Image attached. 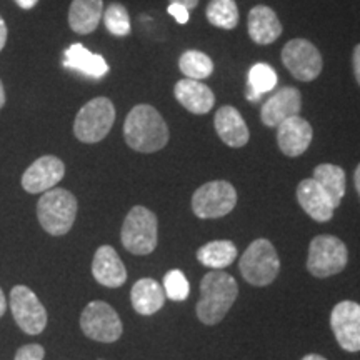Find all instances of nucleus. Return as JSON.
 <instances>
[{
	"label": "nucleus",
	"mask_w": 360,
	"mask_h": 360,
	"mask_svg": "<svg viewBox=\"0 0 360 360\" xmlns=\"http://www.w3.org/2000/svg\"><path fill=\"white\" fill-rule=\"evenodd\" d=\"M80 327L89 339L97 342H115L122 335V322L114 307L102 300H94L80 315Z\"/></svg>",
	"instance_id": "nucleus-10"
},
{
	"label": "nucleus",
	"mask_w": 360,
	"mask_h": 360,
	"mask_svg": "<svg viewBox=\"0 0 360 360\" xmlns=\"http://www.w3.org/2000/svg\"><path fill=\"white\" fill-rule=\"evenodd\" d=\"M237 205V192L231 182L212 180L200 186L192 195V210L199 219H220Z\"/></svg>",
	"instance_id": "nucleus-8"
},
{
	"label": "nucleus",
	"mask_w": 360,
	"mask_h": 360,
	"mask_svg": "<svg viewBox=\"0 0 360 360\" xmlns=\"http://www.w3.org/2000/svg\"><path fill=\"white\" fill-rule=\"evenodd\" d=\"M174 96L184 109L195 115H205L214 109L215 96L212 89L200 80L182 79L175 84Z\"/></svg>",
	"instance_id": "nucleus-16"
},
{
	"label": "nucleus",
	"mask_w": 360,
	"mask_h": 360,
	"mask_svg": "<svg viewBox=\"0 0 360 360\" xmlns=\"http://www.w3.org/2000/svg\"><path fill=\"white\" fill-rule=\"evenodd\" d=\"M164 292L165 297H169L170 300H175V302H182V300L187 299L188 292H191V285H188L187 277L184 276L182 270L174 269L165 274Z\"/></svg>",
	"instance_id": "nucleus-30"
},
{
	"label": "nucleus",
	"mask_w": 360,
	"mask_h": 360,
	"mask_svg": "<svg viewBox=\"0 0 360 360\" xmlns=\"http://www.w3.org/2000/svg\"><path fill=\"white\" fill-rule=\"evenodd\" d=\"M15 4L20 8H24V11H30V8H34L35 6H37L39 0H15Z\"/></svg>",
	"instance_id": "nucleus-36"
},
{
	"label": "nucleus",
	"mask_w": 360,
	"mask_h": 360,
	"mask_svg": "<svg viewBox=\"0 0 360 360\" xmlns=\"http://www.w3.org/2000/svg\"><path fill=\"white\" fill-rule=\"evenodd\" d=\"M92 274L98 283L110 287V289H117L127 281L125 265L114 247L110 245H102L97 249L96 255H94Z\"/></svg>",
	"instance_id": "nucleus-19"
},
{
	"label": "nucleus",
	"mask_w": 360,
	"mask_h": 360,
	"mask_svg": "<svg viewBox=\"0 0 360 360\" xmlns=\"http://www.w3.org/2000/svg\"><path fill=\"white\" fill-rule=\"evenodd\" d=\"M179 69L187 79L202 80L214 74V62L200 51H186L179 58Z\"/></svg>",
	"instance_id": "nucleus-27"
},
{
	"label": "nucleus",
	"mask_w": 360,
	"mask_h": 360,
	"mask_svg": "<svg viewBox=\"0 0 360 360\" xmlns=\"http://www.w3.org/2000/svg\"><path fill=\"white\" fill-rule=\"evenodd\" d=\"M250 39L259 45L274 44L282 35L283 27L277 13L267 6H257L249 12L247 19Z\"/></svg>",
	"instance_id": "nucleus-20"
},
{
	"label": "nucleus",
	"mask_w": 360,
	"mask_h": 360,
	"mask_svg": "<svg viewBox=\"0 0 360 360\" xmlns=\"http://www.w3.org/2000/svg\"><path fill=\"white\" fill-rule=\"evenodd\" d=\"M302 360H327V359L322 357V355H319V354H309V355H305Z\"/></svg>",
	"instance_id": "nucleus-40"
},
{
	"label": "nucleus",
	"mask_w": 360,
	"mask_h": 360,
	"mask_svg": "<svg viewBox=\"0 0 360 360\" xmlns=\"http://www.w3.org/2000/svg\"><path fill=\"white\" fill-rule=\"evenodd\" d=\"M277 85V74L267 64H255L249 72V89L264 96Z\"/></svg>",
	"instance_id": "nucleus-29"
},
{
	"label": "nucleus",
	"mask_w": 360,
	"mask_h": 360,
	"mask_svg": "<svg viewBox=\"0 0 360 360\" xmlns=\"http://www.w3.org/2000/svg\"><path fill=\"white\" fill-rule=\"evenodd\" d=\"M302 110V96L295 87H282L274 92L260 109V120L265 127H278L289 117L299 115Z\"/></svg>",
	"instance_id": "nucleus-14"
},
{
	"label": "nucleus",
	"mask_w": 360,
	"mask_h": 360,
	"mask_svg": "<svg viewBox=\"0 0 360 360\" xmlns=\"http://www.w3.org/2000/svg\"><path fill=\"white\" fill-rule=\"evenodd\" d=\"M314 130L307 120L300 115L289 117L278 124L277 127V143L283 155L299 157L310 147Z\"/></svg>",
	"instance_id": "nucleus-15"
},
{
	"label": "nucleus",
	"mask_w": 360,
	"mask_h": 360,
	"mask_svg": "<svg viewBox=\"0 0 360 360\" xmlns=\"http://www.w3.org/2000/svg\"><path fill=\"white\" fill-rule=\"evenodd\" d=\"M281 57L292 77L300 82H312L321 75L323 67L322 56L307 39H292L283 45Z\"/></svg>",
	"instance_id": "nucleus-9"
},
{
	"label": "nucleus",
	"mask_w": 360,
	"mask_h": 360,
	"mask_svg": "<svg viewBox=\"0 0 360 360\" xmlns=\"http://www.w3.org/2000/svg\"><path fill=\"white\" fill-rule=\"evenodd\" d=\"M237 257V247L231 240H214L197 250V259L205 267L222 270Z\"/></svg>",
	"instance_id": "nucleus-25"
},
{
	"label": "nucleus",
	"mask_w": 360,
	"mask_h": 360,
	"mask_svg": "<svg viewBox=\"0 0 360 360\" xmlns=\"http://www.w3.org/2000/svg\"><path fill=\"white\" fill-rule=\"evenodd\" d=\"M44 357L45 350L42 345L39 344L24 345V347H20L15 354V360H44Z\"/></svg>",
	"instance_id": "nucleus-31"
},
{
	"label": "nucleus",
	"mask_w": 360,
	"mask_h": 360,
	"mask_svg": "<svg viewBox=\"0 0 360 360\" xmlns=\"http://www.w3.org/2000/svg\"><path fill=\"white\" fill-rule=\"evenodd\" d=\"M13 319L25 334L39 335L47 326V310L29 287L17 285L11 292Z\"/></svg>",
	"instance_id": "nucleus-11"
},
{
	"label": "nucleus",
	"mask_w": 360,
	"mask_h": 360,
	"mask_svg": "<svg viewBox=\"0 0 360 360\" xmlns=\"http://www.w3.org/2000/svg\"><path fill=\"white\" fill-rule=\"evenodd\" d=\"M159 242L157 215L147 207L135 205L130 209L122 225V244L130 254L147 255L155 250Z\"/></svg>",
	"instance_id": "nucleus-5"
},
{
	"label": "nucleus",
	"mask_w": 360,
	"mask_h": 360,
	"mask_svg": "<svg viewBox=\"0 0 360 360\" xmlns=\"http://www.w3.org/2000/svg\"><path fill=\"white\" fill-rule=\"evenodd\" d=\"M167 12L174 17L179 24H187L188 19H191V11H187L186 7L180 6V4H170Z\"/></svg>",
	"instance_id": "nucleus-32"
},
{
	"label": "nucleus",
	"mask_w": 360,
	"mask_h": 360,
	"mask_svg": "<svg viewBox=\"0 0 360 360\" xmlns=\"http://www.w3.org/2000/svg\"><path fill=\"white\" fill-rule=\"evenodd\" d=\"M124 139L132 150L154 154L167 146L170 134L164 117L154 105L139 103L125 117Z\"/></svg>",
	"instance_id": "nucleus-1"
},
{
	"label": "nucleus",
	"mask_w": 360,
	"mask_h": 360,
	"mask_svg": "<svg viewBox=\"0 0 360 360\" xmlns=\"http://www.w3.org/2000/svg\"><path fill=\"white\" fill-rule=\"evenodd\" d=\"M236 278L222 270L205 274L200 282V299L197 302V317L205 326H215L227 315L237 300Z\"/></svg>",
	"instance_id": "nucleus-2"
},
{
	"label": "nucleus",
	"mask_w": 360,
	"mask_h": 360,
	"mask_svg": "<svg viewBox=\"0 0 360 360\" xmlns=\"http://www.w3.org/2000/svg\"><path fill=\"white\" fill-rule=\"evenodd\" d=\"M102 17H103V24H105V29L109 30L114 37H127L130 30H132L129 12L122 4L112 2L110 6L103 11Z\"/></svg>",
	"instance_id": "nucleus-28"
},
{
	"label": "nucleus",
	"mask_w": 360,
	"mask_h": 360,
	"mask_svg": "<svg viewBox=\"0 0 360 360\" xmlns=\"http://www.w3.org/2000/svg\"><path fill=\"white\" fill-rule=\"evenodd\" d=\"M215 132L225 146L232 148H240L249 143L250 134L244 117L236 107L224 105L217 110L214 117Z\"/></svg>",
	"instance_id": "nucleus-18"
},
{
	"label": "nucleus",
	"mask_w": 360,
	"mask_h": 360,
	"mask_svg": "<svg viewBox=\"0 0 360 360\" xmlns=\"http://www.w3.org/2000/svg\"><path fill=\"white\" fill-rule=\"evenodd\" d=\"M349 262L347 245L335 236H317L310 242L307 270L314 277L326 278L342 272Z\"/></svg>",
	"instance_id": "nucleus-7"
},
{
	"label": "nucleus",
	"mask_w": 360,
	"mask_h": 360,
	"mask_svg": "<svg viewBox=\"0 0 360 360\" xmlns=\"http://www.w3.org/2000/svg\"><path fill=\"white\" fill-rule=\"evenodd\" d=\"M242 277L252 285L265 287L272 283L281 270L276 247L270 244L267 238H257L247 247L244 255L238 262Z\"/></svg>",
	"instance_id": "nucleus-6"
},
{
	"label": "nucleus",
	"mask_w": 360,
	"mask_h": 360,
	"mask_svg": "<svg viewBox=\"0 0 360 360\" xmlns=\"http://www.w3.org/2000/svg\"><path fill=\"white\" fill-rule=\"evenodd\" d=\"M79 204L75 195L65 188H51L37 202V219L51 236L60 237L70 231L77 217Z\"/></svg>",
	"instance_id": "nucleus-3"
},
{
	"label": "nucleus",
	"mask_w": 360,
	"mask_h": 360,
	"mask_svg": "<svg viewBox=\"0 0 360 360\" xmlns=\"http://www.w3.org/2000/svg\"><path fill=\"white\" fill-rule=\"evenodd\" d=\"M330 327L337 342L347 352H360V304L344 300L332 309Z\"/></svg>",
	"instance_id": "nucleus-12"
},
{
	"label": "nucleus",
	"mask_w": 360,
	"mask_h": 360,
	"mask_svg": "<svg viewBox=\"0 0 360 360\" xmlns=\"http://www.w3.org/2000/svg\"><path fill=\"white\" fill-rule=\"evenodd\" d=\"M315 182L321 186L335 207L340 205L345 195V172L344 169L334 164H321L314 170Z\"/></svg>",
	"instance_id": "nucleus-24"
},
{
	"label": "nucleus",
	"mask_w": 360,
	"mask_h": 360,
	"mask_svg": "<svg viewBox=\"0 0 360 360\" xmlns=\"http://www.w3.org/2000/svg\"><path fill=\"white\" fill-rule=\"evenodd\" d=\"M205 15L210 25L224 30H233L240 20L236 0H210Z\"/></svg>",
	"instance_id": "nucleus-26"
},
{
	"label": "nucleus",
	"mask_w": 360,
	"mask_h": 360,
	"mask_svg": "<svg viewBox=\"0 0 360 360\" xmlns=\"http://www.w3.org/2000/svg\"><path fill=\"white\" fill-rule=\"evenodd\" d=\"M352 67H354V75L357 84L360 85V44L355 45L354 53H352Z\"/></svg>",
	"instance_id": "nucleus-33"
},
{
	"label": "nucleus",
	"mask_w": 360,
	"mask_h": 360,
	"mask_svg": "<svg viewBox=\"0 0 360 360\" xmlns=\"http://www.w3.org/2000/svg\"><path fill=\"white\" fill-rule=\"evenodd\" d=\"M6 309H7V300H6V295H4L2 289H0V317L6 314Z\"/></svg>",
	"instance_id": "nucleus-37"
},
{
	"label": "nucleus",
	"mask_w": 360,
	"mask_h": 360,
	"mask_svg": "<svg viewBox=\"0 0 360 360\" xmlns=\"http://www.w3.org/2000/svg\"><path fill=\"white\" fill-rule=\"evenodd\" d=\"M64 65L94 79H102L109 74V64L98 53H92L82 44H72L65 51Z\"/></svg>",
	"instance_id": "nucleus-21"
},
{
	"label": "nucleus",
	"mask_w": 360,
	"mask_h": 360,
	"mask_svg": "<svg viewBox=\"0 0 360 360\" xmlns=\"http://www.w3.org/2000/svg\"><path fill=\"white\" fill-rule=\"evenodd\" d=\"M103 15V0H72L69 25L75 34L89 35L97 29Z\"/></svg>",
	"instance_id": "nucleus-22"
},
{
	"label": "nucleus",
	"mask_w": 360,
	"mask_h": 360,
	"mask_svg": "<svg viewBox=\"0 0 360 360\" xmlns=\"http://www.w3.org/2000/svg\"><path fill=\"white\" fill-rule=\"evenodd\" d=\"M130 300H132L135 312L141 315H152L164 307V287L154 278H141V281L134 283L132 292H130Z\"/></svg>",
	"instance_id": "nucleus-23"
},
{
	"label": "nucleus",
	"mask_w": 360,
	"mask_h": 360,
	"mask_svg": "<svg viewBox=\"0 0 360 360\" xmlns=\"http://www.w3.org/2000/svg\"><path fill=\"white\" fill-rule=\"evenodd\" d=\"M297 200L305 214L310 215L315 222H328L334 217L337 207L326 191L314 179H305L297 187Z\"/></svg>",
	"instance_id": "nucleus-17"
},
{
	"label": "nucleus",
	"mask_w": 360,
	"mask_h": 360,
	"mask_svg": "<svg viewBox=\"0 0 360 360\" xmlns=\"http://www.w3.org/2000/svg\"><path fill=\"white\" fill-rule=\"evenodd\" d=\"M115 122V107L110 98L96 97L77 112L74 120V135L84 143L103 141Z\"/></svg>",
	"instance_id": "nucleus-4"
},
{
	"label": "nucleus",
	"mask_w": 360,
	"mask_h": 360,
	"mask_svg": "<svg viewBox=\"0 0 360 360\" xmlns=\"http://www.w3.org/2000/svg\"><path fill=\"white\" fill-rule=\"evenodd\" d=\"M354 182H355V188H357V193H359V197H360V164L357 165V169H355Z\"/></svg>",
	"instance_id": "nucleus-38"
},
{
	"label": "nucleus",
	"mask_w": 360,
	"mask_h": 360,
	"mask_svg": "<svg viewBox=\"0 0 360 360\" xmlns=\"http://www.w3.org/2000/svg\"><path fill=\"white\" fill-rule=\"evenodd\" d=\"M200 0H170V4H180L187 8V11H193L197 6H199Z\"/></svg>",
	"instance_id": "nucleus-35"
},
{
	"label": "nucleus",
	"mask_w": 360,
	"mask_h": 360,
	"mask_svg": "<svg viewBox=\"0 0 360 360\" xmlns=\"http://www.w3.org/2000/svg\"><path fill=\"white\" fill-rule=\"evenodd\" d=\"M7 37H8V30H7L6 20H4L2 17H0V52H2L4 47H6Z\"/></svg>",
	"instance_id": "nucleus-34"
},
{
	"label": "nucleus",
	"mask_w": 360,
	"mask_h": 360,
	"mask_svg": "<svg viewBox=\"0 0 360 360\" xmlns=\"http://www.w3.org/2000/svg\"><path fill=\"white\" fill-rule=\"evenodd\" d=\"M65 164L56 155L40 157L22 175V187L29 193L51 191L64 179Z\"/></svg>",
	"instance_id": "nucleus-13"
},
{
	"label": "nucleus",
	"mask_w": 360,
	"mask_h": 360,
	"mask_svg": "<svg viewBox=\"0 0 360 360\" xmlns=\"http://www.w3.org/2000/svg\"><path fill=\"white\" fill-rule=\"evenodd\" d=\"M6 101H7V97H6V89H4L2 80H0V109H2V107L6 105Z\"/></svg>",
	"instance_id": "nucleus-39"
}]
</instances>
